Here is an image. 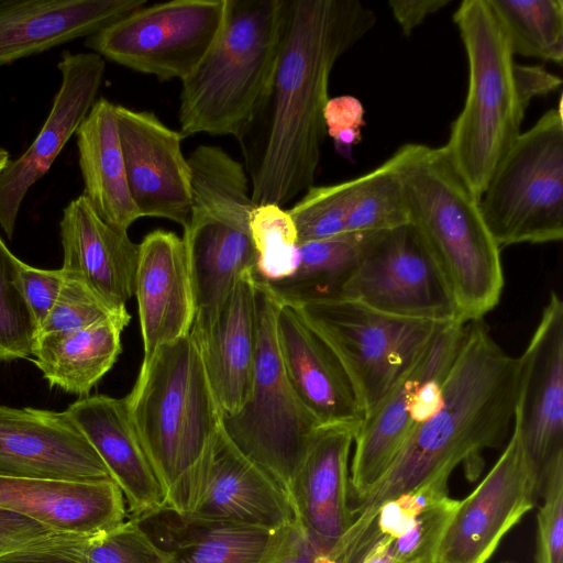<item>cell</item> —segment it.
<instances>
[{
  "mask_svg": "<svg viewBox=\"0 0 563 563\" xmlns=\"http://www.w3.org/2000/svg\"><path fill=\"white\" fill-rule=\"evenodd\" d=\"M120 487L132 519L164 509L166 490L131 419L125 398L81 397L66 409Z\"/></svg>",
  "mask_w": 563,
  "mask_h": 563,
  "instance_id": "20",
  "label": "cell"
},
{
  "mask_svg": "<svg viewBox=\"0 0 563 563\" xmlns=\"http://www.w3.org/2000/svg\"><path fill=\"white\" fill-rule=\"evenodd\" d=\"M207 376L222 412L236 413L253 379L257 343V290L254 272L242 274L217 318L192 325Z\"/></svg>",
  "mask_w": 563,
  "mask_h": 563,
  "instance_id": "25",
  "label": "cell"
},
{
  "mask_svg": "<svg viewBox=\"0 0 563 563\" xmlns=\"http://www.w3.org/2000/svg\"><path fill=\"white\" fill-rule=\"evenodd\" d=\"M86 536L57 533L0 556V563H82L81 544Z\"/></svg>",
  "mask_w": 563,
  "mask_h": 563,
  "instance_id": "42",
  "label": "cell"
},
{
  "mask_svg": "<svg viewBox=\"0 0 563 563\" xmlns=\"http://www.w3.org/2000/svg\"><path fill=\"white\" fill-rule=\"evenodd\" d=\"M287 0H227L223 25L195 70L181 81L179 132L231 135L253 121L273 80Z\"/></svg>",
  "mask_w": 563,
  "mask_h": 563,
  "instance_id": "4",
  "label": "cell"
},
{
  "mask_svg": "<svg viewBox=\"0 0 563 563\" xmlns=\"http://www.w3.org/2000/svg\"><path fill=\"white\" fill-rule=\"evenodd\" d=\"M9 161V153L5 150L0 148V172L3 170Z\"/></svg>",
  "mask_w": 563,
  "mask_h": 563,
  "instance_id": "47",
  "label": "cell"
},
{
  "mask_svg": "<svg viewBox=\"0 0 563 563\" xmlns=\"http://www.w3.org/2000/svg\"><path fill=\"white\" fill-rule=\"evenodd\" d=\"M0 509L56 532L92 534L126 520V503L111 479L71 482L0 476Z\"/></svg>",
  "mask_w": 563,
  "mask_h": 563,
  "instance_id": "24",
  "label": "cell"
},
{
  "mask_svg": "<svg viewBox=\"0 0 563 563\" xmlns=\"http://www.w3.org/2000/svg\"><path fill=\"white\" fill-rule=\"evenodd\" d=\"M448 0H391V13L405 35H410L429 15L448 5Z\"/></svg>",
  "mask_w": 563,
  "mask_h": 563,
  "instance_id": "45",
  "label": "cell"
},
{
  "mask_svg": "<svg viewBox=\"0 0 563 563\" xmlns=\"http://www.w3.org/2000/svg\"><path fill=\"white\" fill-rule=\"evenodd\" d=\"M540 482L512 429L501 455L460 504L437 548L433 563H486L505 534L530 511Z\"/></svg>",
  "mask_w": 563,
  "mask_h": 563,
  "instance_id": "14",
  "label": "cell"
},
{
  "mask_svg": "<svg viewBox=\"0 0 563 563\" xmlns=\"http://www.w3.org/2000/svg\"><path fill=\"white\" fill-rule=\"evenodd\" d=\"M365 174L341 183L311 186L288 210L299 245L345 232L346 222Z\"/></svg>",
  "mask_w": 563,
  "mask_h": 563,
  "instance_id": "34",
  "label": "cell"
},
{
  "mask_svg": "<svg viewBox=\"0 0 563 563\" xmlns=\"http://www.w3.org/2000/svg\"><path fill=\"white\" fill-rule=\"evenodd\" d=\"M514 55L561 64L563 60L562 0H488Z\"/></svg>",
  "mask_w": 563,
  "mask_h": 563,
  "instance_id": "31",
  "label": "cell"
},
{
  "mask_svg": "<svg viewBox=\"0 0 563 563\" xmlns=\"http://www.w3.org/2000/svg\"><path fill=\"white\" fill-rule=\"evenodd\" d=\"M289 305L339 358L364 418L380 404L437 330L446 323L395 317L343 298Z\"/></svg>",
  "mask_w": 563,
  "mask_h": 563,
  "instance_id": "9",
  "label": "cell"
},
{
  "mask_svg": "<svg viewBox=\"0 0 563 563\" xmlns=\"http://www.w3.org/2000/svg\"><path fill=\"white\" fill-rule=\"evenodd\" d=\"M519 365L512 429L541 485L547 468L563 457V302L556 291Z\"/></svg>",
  "mask_w": 563,
  "mask_h": 563,
  "instance_id": "15",
  "label": "cell"
},
{
  "mask_svg": "<svg viewBox=\"0 0 563 563\" xmlns=\"http://www.w3.org/2000/svg\"><path fill=\"white\" fill-rule=\"evenodd\" d=\"M20 264L0 236V363L32 356L37 335L22 290Z\"/></svg>",
  "mask_w": 563,
  "mask_h": 563,
  "instance_id": "35",
  "label": "cell"
},
{
  "mask_svg": "<svg viewBox=\"0 0 563 563\" xmlns=\"http://www.w3.org/2000/svg\"><path fill=\"white\" fill-rule=\"evenodd\" d=\"M146 3L147 0H0V65L88 37Z\"/></svg>",
  "mask_w": 563,
  "mask_h": 563,
  "instance_id": "26",
  "label": "cell"
},
{
  "mask_svg": "<svg viewBox=\"0 0 563 563\" xmlns=\"http://www.w3.org/2000/svg\"><path fill=\"white\" fill-rule=\"evenodd\" d=\"M364 107L354 96L343 95L329 98L323 120L327 134L333 140L335 151L352 159L353 147L362 140Z\"/></svg>",
  "mask_w": 563,
  "mask_h": 563,
  "instance_id": "40",
  "label": "cell"
},
{
  "mask_svg": "<svg viewBox=\"0 0 563 563\" xmlns=\"http://www.w3.org/2000/svg\"><path fill=\"white\" fill-rule=\"evenodd\" d=\"M343 563H393L390 538L383 536L365 539Z\"/></svg>",
  "mask_w": 563,
  "mask_h": 563,
  "instance_id": "46",
  "label": "cell"
},
{
  "mask_svg": "<svg viewBox=\"0 0 563 563\" xmlns=\"http://www.w3.org/2000/svg\"><path fill=\"white\" fill-rule=\"evenodd\" d=\"M174 516L179 523L174 526L173 542H168L173 545L164 548L172 553L169 563H265L283 527L271 529Z\"/></svg>",
  "mask_w": 563,
  "mask_h": 563,
  "instance_id": "30",
  "label": "cell"
},
{
  "mask_svg": "<svg viewBox=\"0 0 563 563\" xmlns=\"http://www.w3.org/2000/svg\"><path fill=\"white\" fill-rule=\"evenodd\" d=\"M250 232L256 252L255 279L276 284L289 278L299 264V242L288 210L274 203L255 206Z\"/></svg>",
  "mask_w": 563,
  "mask_h": 563,
  "instance_id": "32",
  "label": "cell"
},
{
  "mask_svg": "<svg viewBox=\"0 0 563 563\" xmlns=\"http://www.w3.org/2000/svg\"><path fill=\"white\" fill-rule=\"evenodd\" d=\"M57 533L41 522L0 509V556L46 540Z\"/></svg>",
  "mask_w": 563,
  "mask_h": 563,
  "instance_id": "43",
  "label": "cell"
},
{
  "mask_svg": "<svg viewBox=\"0 0 563 563\" xmlns=\"http://www.w3.org/2000/svg\"><path fill=\"white\" fill-rule=\"evenodd\" d=\"M453 19L467 56L468 88L442 150L481 198L521 133L531 100L520 86L514 52L488 0L462 1Z\"/></svg>",
  "mask_w": 563,
  "mask_h": 563,
  "instance_id": "5",
  "label": "cell"
},
{
  "mask_svg": "<svg viewBox=\"0 0 563 563\" xmlns=\"http://www.w3.org/2000/svg\"><path fill=\"white\" fill-rule=\"evenodd\" d=\"M382 232H344L299 245V264L287 279L268 284L286 303L338 298Z\"/></svg>",
  "mask_w": 563,
  "mask_h": 563,
  "instance_id": "29",
  "label": "cell"
},
{
  "mask_svg": "<svg viewBox=\"0 0 563 563\" xmlns=\"http://www.w3.org/2000/svg\"><path fill=\"white\" fill-rule=\"evenodd\" d=\"M256 290L257 343L251 390L236 413L222 417V426L288 499L295 466L319 426L297 398L283 366L276 338L282 299L266 283L256 280Z\"/></svg>",
  "mask_w": 563,
  "mask_h": 563,
  "instance_id": "8",
  "label": "cell"
},
{
  "mask_svg": "<svg viewBox=\"0 0 563 563\" xmlns=\"http://www.w3.org/2000/svg\"><path fill=\"white\" fill-rule=\"evenodd\" d=\"M125 401L167 492L222 423V412L191 332L142 361Z\"/></svg>",
  "mask_w": 563,
  "mask_h": 563,
  "instance_id": "6",
  "label": "cell"
},
{
  "mask_svg": "<svg viewBox=\"0 0 563 563\" xmlns=\"http://www.w3.org/2000/svg\"><path fill=\"white\" fill-rule=\"evenodd\" d=\"M276 338L287 378L318 426H360L364 415L339 358L299 311L283 300Z\"/></svg>",
  "mask_w": 563,
  "mask_h": 563,
  "instance_id": "22",
  "label": "cell"
},
{
  "mask_svg": "<svg viewBox=\"0 0 563 563\" xmlns=\"http://www.w3.org/2000/svg\"><path fill=\"white\" fill-rule=\"evenodd\" d=\"M409 223L401 179L393 155L365 174L345 232H384Z\"/></svg>",
  "mask_w": 563,
  "mask_h": 563,
  "instance_id": "33",
  "label": "cell"
},
{
  "mask_svg": "<svg viewBox=\"0 0 563 563\" xmlns=\"http://www.w3.org/2000/svg\"><path fill=\"white\" fill-rule=\"evenodd\" d=\"M20 279L38 333L62 289L64 271L36 268L21 261Z\"/></svg>",
  "mask_w": 563,
  "mask_h": 563,
  "instance_id": "41",
  "label": "cell"
},
{
  "mask_svg": "<svg viewBox=\"0 0 563 563\" xmlns=\"http://www.w3.org/2000/svg\"><path fill=\"white\" fill-rule=\"evenodd\" d=\"M189 520L278 528L295 519L286 495L230 439L222 423L167 488L164 509Z\"/></svg>",
  "mask_w": 563,
  "mask_h": 563,
  "instance_id": "12",
  "label": "cell"
},
{
  "mask_svg": "<svg viewBox=\"0 0 563 563\" xmlns=\"http://www.w3.org/2000/svg\"><path fill=\"white\" fill-rule=\"evenodd\" d=\"M479 208L500 249L562 240V99L515 140L492 174Z\"/></svg>",
  "mask_w": 563,
  "mask_h": 563,
  "instance_id": "7",
  "label": "cell"
},
{
  "mask_svg": "<svg viewBox=\"0 0 563 563\" xmlns=\"http://www.w3.org/2000/svg\"><path fill=\"white\" fill-rule=\"evenodd\" d=\"M540 494L536 563H563V457L544 472Z\"/></svg>",
  "mask_w": 563,
  "mask_h": 563,
  "instance_id": "39",
  "label": "cell"
},
{
  "mask_svg": "<svg viewBox=\"0 0 563 563\" xmlns=\"http://www.w3.org/2000/svg\"><path fill=\"white\" fill-rule=\"evenodd\" d=\"M76 136L82 195L101 220L128 231L141 217L128 186L115 104L96 100Z\"/></svg>",
  "mask_w": 563,
  "mask_h": 563,
  "instance_id": "27",
  "label": "cell"
},
{
  "mask_svg": "<svg viewBox=\"0 0 563 563\" xmlns=\"http://www.w3.org/2000/svg\"><path fill=\"white\" fill-rule=\"evenodd\" d=\"M321 553L299 522L294 519L282 527L275 547L265 563H317Z\"/></svg>",
  "mask_w": 563,
  "mask_h": 563,
  "instance_id": "44",
  "label": "cell"
},
{
  "mask_svg": "<svg viewBox=\"0 0 563 563\" xmlns=\"http://www.w3.org/2000/svg\"><path fill=\"white\" fill-rule=\"evenodd\" d=\"M126 180L140 217L186 225L191 207V169L185 139L150 111L115 104Z\"/></svg>",
  "mask_w": 563,
  "mask_h": 563,
  "instance_id": "16",
  "label": "cell"
},
{
  "mask_svg": "<svg viewBox=\"0 0 563 563\" xmlns=\"http://www.w3.org/2000/svg\"><path fill=\"white\" fill-rule=\"evenodd\" d=\"M227 0L145 4L89 35L93 53L159 80H185L223 25Z\"/></svg>",
  "mask_w": 563,
  "mask_h": 563,
  "instance_id": "10",
  "label": "cell"
},
{
  "mask_svg": "<svg viewBox=\"0 0 563 563\" xmlns=\"http://www.w3.org/2000/svg\"><path fill=\"white\" fill-rule=\"evenodd\" d=\"M460 500L446 495L415 517L397 538L390 539L393 563H433L439 542Z\"/></svg>",
  "mask_w": 563,
  "mask_h": 563,
  "instance_id": "37",
  "label": "cell"
},
{
  "mask_svg": "<svg viewBox=\"0 0 563 563\" xmlns=\"http://www.w3.org/2000/svg\"><path fill=\"white\" fill-rule=\"evenodd\" d=\"M519 371V357L506 353L481 320L467 322L437 408L413 428L384 477L352 508L353 522L336 547L354 542L382 504L450 476L461 463L468 477H476L482 452L501 444L512 426Z\"/></svg>",
  "mask_w": 563,
  "mask_h": 563,
  "instance_id": "2",
  "label": "cell"
},
{
  "mask_svg": "<svg viewBox=\"0 0 563 563\" xmlns=\"http://www.w3.org/2000/svg\"><path fill=\"white\" fill-rule=\"evenodd\" d=\"M393 157L409 223L438 265L460 320H481L499 302L504 271L501 249L484 221L479 198L442 147L407 143Z\"/></svg>",
  "mask_w": 563,
  "mask_h": 563,
  "instance_id": "3",
  "label": "cell"
},
{
  "mask_svg": "<svg viewBox=\"0 0 563 563\" xmlns=\"http://www.w3.org/2000/svg\"><path fill=\"white\" fill-rule=\"evenodd\" d=\"M466 323H443L380 404L361 422L351 464L350 498L360 505L389 470L413 428L438 406ZM352 507V508H354Z\"/></svg>",
  "mask_w": 563,
  "mask_h": 563,
  "instance_id": "11",
  "label": "cell"
},
{
  "mask_svg": "<svg viewBox=\"0 0 563 563\" xmlns=\"http://www.w3.org/2000/svg\"><path fill=\"white\" fill-rule=\"evenodd\" d=\"M59 227L65 276L82 283L110 308L126 310L134 295L139 244L128 231L101 220L84 195L65 207Z\"/></svg>",
  "mask_w": 563,
  "mask_h": 563,
  "instance_id": "23",
  "label": "cell"
},
{
  "mask_svg": "<svg viewBox=\"0 0 563 563\" xmlns=\"http://www.w3.org/2000/svg\"><path fill=\"white\" fill-rule=\"evenodd\" d=\"M0 476L71 482L111 478L67 410L8 406H0Z\"/></svg>",
  "mask_w": 563,
  "mask_h": 563,
  "instance_id": "17",
  "label": "cell"
},
{
  "mask_svg": "<svg viewBox=\"0 0 563 563\" xmlns=\"http://www.w3.org/2000/svg\"><path fill=\"white\" fill-rule=\"evenodd\" d=\"M129 322L107 319L79 330L41 333L32 350L34 363L51 387L87 397L117 362Z\"/></svg>",
  "mask_w": 563,
  "mask_h": 563,
  "instance_id": "28",
  "label": "cell"
},
{
  "mask_svg": "<svg viewBox=\"0 0 563 563\" xmlns=\"http://www.w3.org/2000/svg\"><path fill=\"white\" fill-rule=\"evenodd\" d=\"M57 68L62 81L45 123L31 146L0 172V227L9 238L29 189L47 173L96 102L106 63L97 53L65 51Z\"/></svg>",
  "mask_w": 563,
  "mask_h": 563,
  "instance_id": "18",
  "label": "cell"
},
{
  "mask_svg": "<svg viewBox=\"0 0 563 563\" xmlns=\"http://www.w3.org/2000/svg\"><path fill=\"white\" fill-rule=\"evenodd\" d=\"M81 559L82 563H169L172 553L142 528L141 521L131 518L86 536Z\"/></svg>",
  "mask_w": 563,
  "mask_h": 563,
  "instance_id": "36",
  "label": "cell"
},
{
  "mask_svg": "<svg viewBox=\"0 0 563 563\" xmlns=\"http://www.w3.org/2000/svg\"><path fill=\"white\" fill-rule=\"evenodd\" d=\"M143 360L190 333L196 301L183 238L162 229L139 244L134 283Z\"/></svg>",
  "mask_w": 563,
  "mask_h": 563,
  "instance_id": "21",
  "label": "cell"
},
{
  "mask_svg": "<svg viewBox=\"0 0 563 563\" xmlns=\"http://www.w3.org/2000/svg\"><path fill=\"white\" fill-rule=\"evenodd\" d=\"M107 319L131 320V316L128 310L110 308L82 283L65 276L58 297L37 335L79 330Z\"/></svg>",
  "mask_w": 563,
  "mask_h": 563,
  "instance_id": "38",
  "label": "cell"
},
{
  "mask_svg": "<svg viewBox=\"0 0 563 563\" xmlns=\"http://www.w3.org/2000/svg\"><path fill=\"white\" fill-rule=\"evenodd\" d=\"M338 298L400 318L462 322L438 265L410 223L376 238Z\"/></svg>",
  "mask_w": 563,
  "mask_h": 563,
  "instance_id": "13",
  "label": "cell"
},
{
  "mask_svg": "<svg viewBox=\"0 0 563 563\" xmlns=\"http://www.w3.org/2000/svg\"><path fill=\"white\" fill-rule=\"evenodd\" d=\"M360 426L318 427L291 475L288 501L317 549L328 554L353 522L349 456Z\"/></svg>",
  "mask_w": 563,
  "mask_h": 563,
  "instance_id": "19",
  "label": "cell"
},
{
  "mask_svg": "<svg viewBox=\"0 0 563 563\" xmlns=\"http://www.w3.org/2000/svg\"><path fill=\"white\" fill-rule=\"evenodd\" d=\"M375 22L358 0H287L273 80L238 140L255 206L283 207L313 186L332 69Z\"/></svg>",
  "mask_w": 563,
  "mask_h": 563,
  "instance_id": "1",
  "label": "cell"
}]
</instances>
